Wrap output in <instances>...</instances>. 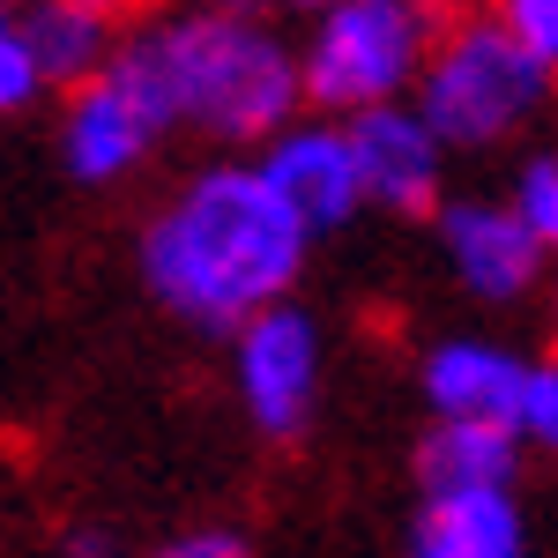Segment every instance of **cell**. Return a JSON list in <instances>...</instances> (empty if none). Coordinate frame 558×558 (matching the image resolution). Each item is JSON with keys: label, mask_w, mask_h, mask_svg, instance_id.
I'll return each instance as SVG.
<instances>
[{"label": "cell", "mask_w": 558, "mask_h": 558, "mask_svg": "<svg viewBox=\"0 0 558 558\" xmlns=\"http://www.w3.org/2000/svg\"><path fill=\"white\" fill-rule=\"evenodd\" d=\"M350 149H357V172H365L373 202L432 209V194H439V134H432L425 112H402V105L357 112L350 120Z\"/></svg>", "instance_id": "9"}, {"label": "cell", "mask_w": 558, "mask_h": 558, "mask_svg": "<svg viewBox=\"0 0 558 558\" xmlns=\"http://www.w3.org/2000/svg\"><path fill=\"white\" fill-rule=\"evenodd\" d=\"M45 75H38V60L23 52V38L15 31H0V105H23V97H38Z\"/></svg>", "instance_id": "16"}, {"label": "cell", "mask_w": 558, "mask_h": 558, "mask_svg": "<svg viewBox=\"0 0 558 558\" xmlns=\"http://www.w3.org/2000/svg\"><path fill=\"white\" fill-rule=\"evenodd\" d=\"M165 60H172L179 120H202L209 134H276L305 97V68L276 38H260L239 15H194V23H165Z\"/></svg>", "instance_id": "2"}, {"label": "cell", "mask_w": 558, "mask_h": 558, "mask_svg": "<svg viewBox=\"0 0 558 558\" xmlns=\"http://www.w3.org/2000/svg\"><path fill=\"white\" fill-rule=\"evenodd\" d=\"M260 172H268V186L299 209L305 231L343 223V216L365 202V172H357L350 128H299V134H283V142L260 157Z\"/></svg>", "instance_id": "8"}, {"label": "cell", "mask_w": 558, "mask_h": 558, "mask_svg": "<svg viewBox=\"0 0 558 558\" xmlns=\"http://www.w3.org/2000/svg\"><path fill=\"white\" fill-rule=\"evenodd\" d=\"M425 60V15L402 0H343L320 15V38L305 52V97L336 112H380Z\"/></svg>", "instance_id": "5"}, {"label": "cell", "mask_w": 558, "mask_h": 558, "mask_svg": "<svg viewBox=\"0 0 558 558\" xmlns=\"http://www.w3.org/2000/svg\"><path fill=\"white\" fill-rule=\"evenodd\" d=\"M529 380L536 365H521L492 343H439L425 357V395L447 425H507L521 432V410H529Z\"/></svg>", "instance_id": "7"}, {"label": "cell", "mask_w": 558, "mask_h": 558, "mask_svg": "<svg viewBox=\"0 0 558 558\" xmlns=\"http://www.w3.org/2000/svg\"><path fill=\"white\" fill-rule=\"evenodd\" d=\"M439 239L454 254V276L470 283L476 299H514V291H529V276L544 260V246L521 223V209H499V202H447L439 209Z\"/></svg>", "instance_id": "10"}, {"label": "cell", "mask_w": 558, "mask_h": 558, "mask_svg": "<svg viewBox=\"0 0 558 558\" xmlns=\"http://www.w3.org/2000/svg\"><path fill=\"white\" fill-rule=\"evenodd\" d=\"M8 31L23 38L45 83H89L97 75V15L89 8H23V15H8Z\"/></svg>", "instance_id": "13"}, {"label": "cell", "mask_w": 558, "mask_h": 558, "mask_svg": "<svg viewBox=\"0 0 558 558\" xmlns=\"http://www.w3.org/2000/svg\"><path fill=\"white\" fill-rule=\"evenodd\" d=\"M410 558H521V514L507 492L492 499H425Z\"/></svg>", "instance_id": "12"}, {"label": "cell", "mask_w": 558, "mask_h": 558, "mask_svg": "<svg viewBox=\"0 0 558 558\" xmlns=\"http://www.w3.org/2000/svg\"><path fill=\"white\" fill-rule=\"evenodd\" d=\"M521 432H536V439H551V447H558V365H536V380H529V410H521Z\"/></svg>", "instance_id": "17"}, {"label": "cell", "mask_w": 558, "mask_h": 558, "mask_svg": "<svg viewBox=\"0 0 558 558\" xmlns=\"http://www.w3.org/2000/svg\"><path fill=\"white\" fill-rule=\"evenodd\" d=\"M68 551H75V558H105V536H75Z\"/></svg>", "instance_id": "19"}, {"label": "cell", "mask_w": 558, "mask_h": 558, "mask_svg": "<svg viewBox=\"0 0 558 558\" xmlns=\"http://www.w3.org/2000/svg\"><path fill=\"white\" fill-rule=\"evenodd\" d=\"M514 209H521V223L536 231V246H558V157H529V165H521Z\"/></svg>", "instance_id": "14"}, {"label": "cell", "mask_w": 558, "mask_h": 558, "mask_svg": "<svg viewBox=\"0 0 558 558\" xmlns=\"http://www.w3.org/2000/svg\"><path fill=\"white\" fill-rule=\"evenodd\" d=\"M499 23H507V31H514V45L536 60V68H544V75H551V68H558V0H514Z\"/></svg>", "instance_id": "15"}, {"label": "cell", "mask_w": 558, "mask_h": 558, "mask_svg": "<svg viewBox=\"0 0 558 558\" xmlns=\"http://www.w3.org/2000/svg\"><path fill=\"white\" fill-rule=\"evenodd\" d=\"M425 499H492L514 476V432L507 425H439L417 447Z\"/></svg>", "instance_id": "11"}, {"label": "cell", "mask_w": 558, "mask_h": 558, "mask_svg": "<svg viewBox=\"0 0 558 558\" xmlns=\"http://www.w3.org/2000/svg\"><path fill=\"white\" fill-rule=\"evenodd\" d=\"M299 254H305L299 209L268 186V172H246V165L202 172L142 239L149 291L179 305L186 320H209V328L276 313V291L299 276Z\"/></svg>", "instance_id": "1"}, {"label": "cell", "mask_w": 558, "mask_h": 558, "mask_svg": "<svg viewBox=\"0 0 558 558\" xmlns=\"http://www.w3.org/2000/svg\"><path fill=\"white\" fill-rule=\"evenodd\" d=\"M179 120L172 60H165V31L128 38L68 105V172L75 179H112Z\"/></svg>", "instance_id": "3"}, {"label": "cell", "mask_w": 558, "mask_h": 558, "mask_svg": "<svg viewBox=\"0 0 558 558\" xmlns=\"http://www.w3.org/2000/svg\"><path fill=\"white\" fill-rule=\"evenodd\" d=\"M544 97V68L514 45L507 23H462L447 31L425 68V112L439 142H492Z\"/></svg>", "instance_id": "4"}, {"label": "cell", "mask_w": 558, "mask_h": 558, "mask_svg": "<svg viewBox=\"0 0 558 558\" xmlns=\"http://www.w3.org/2000/svg\"><path fill=\"white\" fill-rule=\"evenodd\" d=\"M157 558H246V544H239V536H223V529H202V536H179V544H165Z\"/></svg>", "instance_id": "18"}, {"label": "cell", "mask_w": 558, "mask_h": 558, "mask_svg": "<svg viewBox=\"0 0 558 558\" xmlns=\"http://www.w3.org/2000/svg\"><path fill=\"white\" fill-rule=\"evenodd\" d=\"M239 387H246V410H254L260 432H299L305 425V402H313V320L276 305L246 320L239 336Z\"/></svg>", "instance_id": "6"}]
</instances>
